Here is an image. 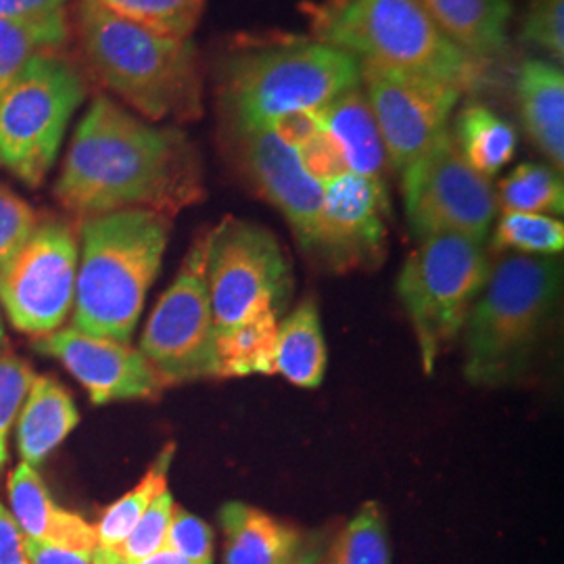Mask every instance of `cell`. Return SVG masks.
I'll return each mask as SVG.
<instances>
[{
    "label": "cell",
    "mask_w": 564,
    "mask_h": 564,
    "mask_svg": "<svg viewBox=\"0 0 564 564\" xmlns=\"http://www.w3.org/2000/svg\"><path fill=\"white\" fill-rule=\"evenodd\" d=\"M55 197L84 220L121 209L172 220L205 197L202 155L181 128L142 120L97 95L69 142Z\"/></svg>",
    "instance_id": "6da1fadb"
},
{
    "label": "cell",
    "mask_w": 564,
    "mask_h": 564,
    "mask_svg": "<svg viewBox=\"0 0 564 564\" xmlns=\"http://www.w3.org/2000/svg\"><path fill=\"white\" fill-rule=\"evenodd\" d=\"M74 30L90 74L142 120H202L203 67L191 39L151 32L97 0L78 2Z\"/></svg>",
    "instance_id": "7a4b0ae2"
},
{
    "label": "cell",
    "mask_w": 564,
    "mask_h": 564,
    "mask_svg": "<svg viewBox=\"0 0 564 564\" xmlns=\"http://www.w3.org/2000/svg\"><path fill=\"white\" fill-rule=\"evenodd\" d=\"M360 82L358 59L316 39L241 42L216 65L220 123L265 128L284 113L318 111Z\"/></svg>",
    "instance_id": "3957f363"
},
{
    "label": "cell",
    "mask_w": 564,
    "mask_h": 564,
    "mask_svg": "<svg viewBox=\"0 0 564 564\" xmlns=\"http://www.w3.org/2000/svg\"><path fill=\"white\" fill-rule=\"evenodd\" d=\"M170 228V218L149 209H121L82 223L74 328L130 343L162 268Z\"/></svg>",
    "instance_id": "277c9868"
},
{
    "label": "cell",
    "mask_w": 564,
    "mask_h": 564,
    "mask_svg": "<svg viewBox=\"0 0 564 564\" xmlns=\"http://www.w3.org/2000/svg\"><path fill=\"white\" fill-rule=\"evenodd\" d=\"M563 291L554 256L506 253L489 268L464 323V377L477 387L517 383L535 354Z\"/></svg>",
    "instance_id": "5b68a950"
},
{
    "label": "cell",
    "mask_w": 564,
    "mask_h": 564,
    "mask_svg": "<svg viewBox=\"0 0 564 564\" xmlns=\"http://www.w3.org/2000/svg\"><path fill=\"white\" fill-rule=\"evenodd\" d=\"M305 9L312 39L339 48L358 63L445 82L464 95L491 84V67L445 39L419 0H349L339 9L321 4Z\"/></svg>",
    "instance_id": "8992f818"
},
{
    "label": "cell",
    "mask_w": 564,
    "mask_h": 564,
    "mask_svg": "<svg viewBox=\"0 0 564 564\" xmlns=\"http://www.w3.org/2000/svg\"><path fill=\"white\" fill-rule=\"evenodd\" d=\"M489 268L485 242L463 235L423 239L403 262L398 295L414 328L426 375L463 333Z\"/></svg>",
    "instance_id": "52a82bcc"
},
{
    "label": "cell",
    "mask_w": 564,
    "mask_h": 564,
    "mask_svg": "<svg viewBox=\"0 0 564 564\" xmlns=\"http://www.w3.org/2000/svg\"><path fill=\"white\" fill-rule=\"evenodd\" d=\"M86 93L80 69L59 53L30 61L0 95V167L41 186Z\"/></svg>",
    "instance_id": "ba28073f"
},
{
    "label": "cell",
    "mask_w": 564,
    "mask_h": 564,
    "mask_svg": "<svg viewBox=\"0 0 564 564\" xmlns=\"http://www.w3.org/2000/svg\"><path fill=\"white\" fill-rule=\"evenodd\" d=\"M207 289L216 333L260 314L282 316L293 293L291 260L265 226L226 216L207 230Z\"/></svg>",
    "instance_id": "9c48e42d"
},
{
    "label": "cell",
    "mask_w": 564,
    "mask_h": 564,
    "mask_svg": "<svg viewBox=\"0 0 564 564\" xmlns=\"http://www.w3.org/2000/svg\"><path fill=\"white\" fill-rule=\"evenodd\" d=\"M141 354L163 384L216 377V324L207 289V230L186 253L142 333Z\"/></svg>",
    "instance_id": "30bf717a"
},
{
    "label": "cell",
    "mask_w": 564,
    "mask_h": 564,
    "mask_svg": "<svg viewBox=\"0 0 564 564\" xmlns=\"http://www.w3.org/2000/svg\"><path fill=\"white\" fill-rule=\"evenodd\" d=\"M403 209L419 241L435 235H463L485 242L498 214L489 178L464 162L447 130L402 172Z\"/></svg>",
    "instance_id": "8fae6325"
},
{
    "label": "cell",
    "mask_w": 564,
    "mask_h": 564,
    "mask_svg": "<svg viewBox=\"0 0 564 564\" xmlns=\"http://www.w3.org/2000/svg\"><path fill=\"white\" fill-rule=\"evenodd\" d=\"M80 247L69 224H36L0 268V303L11 324L28 335H51L65 323L76 295Z\"/></svg>",
    "instance_id": "7c38bea8"
},
{
    "label": "cell",
    "mask_w": 564,
    "mask_h": 564,
    "mask_svg": "<svg viewBox=\"0 0 564 564\" xmlns=\"http://www.w3.org/2000/svg\"><path fill=\"white\" fill-rule=\"evenodd\" d=\"M360 76L381 132L387 165L402 174L449 130L464 93L445 82L370 63H360Z\"/></svg>",
    "instance_id": "4fadbf2b"
},
{
    "label": "cell",
    "mask_w": 564,
    "mask_h": 564,
    "mask_svg": "<svg viewBox=\"0 0 564 564\" xmlns=\"http://www.w3.org/2000/svg\"><path fill=\"white\" fill-rule=\"evenodd\" d=\"M220 137L242 178L286 220L303 253L318 260L323 186L305 174L295 151L265 128L220 123Z\"/></svg>",
    "instance_id": "5bb4252c"
},
{
    "label": "cell",
    "mask_w": 564,
    "mask_h": 564,
    "mask_svg": "<svg viewBox=\"0 0 564 564\" xmlns=\"http://www.w3.org/2000/svg\"><path fill=\"white\" fill-rule=\"evenodd\" d=\"M389 195L383 181L347 172L323 186V235L318 260L345 272L381 260L387 245Z\"/></svg>",
    "instance_id": "9a60e30c"
},
{
    "label": "cell",
    "mask_w": 564,
    "mask_h": 564,
    "mask_svg": "<svg viewBox=\"0 0 564 564\" xmlns=\"http://www.w3.org/2000/svg\"><path fill=\"white\" fill-rule=\"evenodd\" d=\"M34 347L59 360L86 387L95 405L155 398L165 387L153 366L130 343L88 335L69 326L42 335Z\"/></svg>",
    "instance_id": "2e32d148"
},
{
    "label": "cell",
    "mask_w": 564,
    "mask_h": 564,
    "mask_svg": "<svg viewBox=\"0 0 564 564\" xmlns=\"http://www.w3.org/2000/svg\"><path fill=\"white\" fill-rule=\"evenodd\" d=\"M224 564H316L318 550L302 531L256 506L228 502L220 510Z\"/></svg>",
    "instance_id": "e0dca14e"
},
{
    "label": "cell",
    "mask_w": 564,
    "mask_h": 564,
    "mask_svg": "<svg viewBox=\"0 0 564 564\" xmlns=\"http://www.w3.org/2000/svg\"><path fill=\"white\" fill-rule=\"evenodd\" d=\"M9 500L13 519L28 540L84 552L99 547L95 527L80 514L55 505L34 466L21 463L13 468L9 475Z\"/></svg>",
    "instance_id": "ac0fdd59"
},
{
    "label": "cell",
    "mask_w": 564,
    "mask_h": 564,
    "mask_svg": "<svg viewBox=\"0 0 564 564\" xmlns=\"http://www.w3.org/2000/svg\"><path fill=\"white\" fill-rule=\"evenodd\" d=\"M514 99L524 134L558 172L564 167L563 65L545 57L524 59L514 78Z\"/></svg>",
    "instance_id": "d6986e66"
},
{
    "label": "cell",
    "mask_w": 564,
    "mask_h": 564,
    "mask_svg": "<svg viewBox=\"0 0 564 564\" xmlns=\"http://www.w3.org/2000/svg\"><path fill=\"white\" fill-rule=\"evenodd\" d=\"M426 15L466 55L491 63L510 46L514 7L510 0H419Z\"/></svg>",
    "instance_id": "ffe728a7"
},
{
    "label": "cell",
    "mask_w": 564,
    "mask_h": 564,
    "mask_svg": "<svg viewBox=\"0 0 564 564\" xmlns=\"http://www.w3.org/2000/svg\"><path fill=\"white\" fill-rule=\"evenodd\" d=\"M316 116L333 139L339 142L349 172L383 181L387 155L362 82L345 90L335 101L324 105Z\"/></svg>",
    "instance_id": "44dd1931"
},
{
    "label": "cell",
    "mask_w": 564,
    "mask_h": 564,
    "mask_svg": "<svg viewBox=\"0 0 564 564\" xmlns=\"http://www.w3.org/2000/svg\"><path fill=\"white\" fill-rule=\"evenodd\" d=\"M80 423V412L72 395L51 377H34L21 405L18 445L21 458L39 466L59 447Z\"/></svg>",
    "instance_id": "7402d4cb"
},
{
    "label": "cell",
    "mask_w": 564,
    "mask_h": 564,
    "mask_svg": "<svg viewBox=\"0 0 564 564\" xmlns=\"http://www.w3.org/2000/svg\"><path fill=\"white\" fill-rule=\"evenodd\" d=\"M326 372V341L318 305L314 300L300 303L279 324L274 351V375L302 389H316Z\"/></svg>",
    "instance_id": "603a6c76"
},
{
    "label": "cell",
    "mask_w": 564,
    "mask_h": 564,
    "mask_svg": "<svg viewBox=\"0 0 564 564\" xmlns=\"http://www.w3.org/2000/svg\"><path fill=\"white\" fill-rule=\"evenodd\" d=\"M464 162L485 178L500 174L519 149L517 128L485 102H468L449 128Z\"/></svg>",
    "instance_id": "cb8c5ba5"
},
{
    "label": "cell",
    "mask_w": 564,
    "mask_h": 564,
    "mask_svg": "<svg viewBox=\"0 0 564 564\" xmlns=\"http://www.w3.org/2000/svg\"><path fill=\"white\" fill-rule=\"evenodd\" d=\"M281 316L260 314L216 333V377L274 375Z\"/></svg>",
    "instance_id": "d4e9b609"
},
{
    "label": "cell",
    "mask_w": 564,
    "mask_h": 564,
    "mask_svg": "<svg viewBox=\"0 0 564 564\" xmlns=\"http://www.w3.org/2000/svg\"><path fill=\"white\" fill-rule=\"evenodd\" d=\"M69 41L67 13L44 18H0V95L13 84L25 65L42 53H57Z\"/></svg>",
    "instance_id": "484cf974"
},
{
    "label": "cell",
    "mask_w": 564,
    "mask_h": 564,
    "mask_svg": "<svg viewBox=\"0 0 564 564\" xmlns=\"http://www.w3.org/2000/svg\"><path fill=\"white\" fill-rule=\"evenodd\" d=\"M174 452L176 444L165 445L141 481L134 485V489H130L120 500L102 510L99 523L95 524L99 547L116 550L130 535L134 524L141 521L147 508L153 505L163 491H167V475L174 460Z\"/></svg>",
    "instance_id": "4316f807"
},
{
    "label": "cell",
    "mask_w": 564,
    "mask_h": 564,
    "mask_svg": "<svg viewBox=\"0 0 564 564\" xmlns=\"http://www.w3.org/2000/svg\"><path fill=\"white\" fill-rule=\"evenodd\" d=\"M498 207L502 212L561 216L564 212V184L561 172L545 163H519L500 182Z\"/></svg>",
    "instance_id": "83f0119b"
},
{
    "label": "cell",
    "mask_w": 564,
    "mask_h": 564,
    "mask_svg": "<svg viewBox=\"0 0 564 564\" xmlns=\"http://www.w3.org/2000/svg\"><path fill=\"white\" fill-rule=\"evenodd\" d=\"M491 249L496 253L558 256L564 249V224L556 216L502 212L496 224Z\"/></svg>",
    "instance_id": "f1b7e54d"
},
{
    "label": "cell",
    "mask_w": 564,
    "mask_h": 564,
    "mask_svg": "<svg viewBox=\"0 0 564 564\" xmlns=\"http://www.w3.org/2000/svg\"><path fill=\"white\" fill-rule=\"evenodd\" d=\"M111 13L151 32L191 39L205 13V0H97Z\"/></svg>",
    "instance_id": "f546056e"
},
{
    "label": "cell",
    "mask_w": 564,
    "mask_h": 564,
    "mask_svg": "<svg viewBox=\"0 0 564 564\" xmlns=\"http://www.w3.org/2000/svg\"><path fill=\"white\" fill-rule=\"evenodd\" d=\"M391 547L383 512L377 502H366L345 524L328 552V564H389Z\"/></svg>",
    "instance_id": "4dcf8cb0"
},
{
    "label": "cell",
    "mask_w": 564,
    "mask_h": 564,
    "mask_svg": "<svg viewBox=\"0 0 564 564\" xmlns=\"http://www.w3.org/2000/svg\"><path fill=\"white\" fill-rule=\"evenodd\" d=\"M524 44L542 51L545 59L563 65L564 0H529L521 23Z\"/></svg>",
    "instance_id": "1f68e13d"
},
{
    "label": "cell",
    "mask_w": 564,
    "mask_h": 564,
    "mask_svg": "<svg viewBox=\"0 0 564 564\" xmlns=\"http://www.w3.org/2000/svg\"><path fill=\"white\" fill-rule=\"evenodd\" d=\"M174 505L176 502H174L172 494L163 491L162 496L147 508L141 521L134 524V529L130 531V535L116 547V552L123 561H128L130 564L141 563L144 558L163 550Z\"/></svg>",
    "instance_id": "d6a6232c"
},
{
    "label": "cell",
    "mask_w": 564,
    "mask_h": 564,
    "mask_svg": "<svg viewBox=\"0 0 564 564\" xmlns=\"http://www.w3.org/2000/svg\"><path fill=\"white\" fill-rule=\"evenodd\" d=\"M167 550L176 552L191 564H214V531L199 517L174 505L165 535Z\"/></svg>",
    "instance_id": "836d02e7"
},
{
    "label": "cell",
    "mask_w": 564,
    "mask_h": 564,
    "mask_svg": "<svg viewBox=\"0 0 564 564\" xmlns=\"http://www.w3.org/2000/svg\"><path fill=\"white\" fill-rule=\"evenodd\" d=\"M34 381L32 368L9 351H0V466L7 454V437Z\"/></svg>",
    "instance_id": "e575fe53"
},
{
    "label": "cell",
    "mask_w": 564,
    "mask_h": 564,
    "mask_svg": "<svg viewBox=\"0 0 564 564\" xmlns=\"http://www.w3.org/2000/svg\"><path fill=\"white\" fill-rule=\"evenodd\" d=\"M295 155L305 174L321 186L349 172L339 142L333 139V134L324 126L295 149Z\"/></svg>",
    "instance_id": "d590c367"
},
{
    "label": "cell",
    "mask_w": 564,
    "mask_h": 564,
    "mask_svg": "<svg viewBox=\"0 0 564 564\" xmlns=\"http://www.w3.org/2000/svg\"><path fill=\"white\" fill-rule=\"evenodd\" d=\"M36 224V212L11 188L0 186V268L13 258Z\"/></svg>",
    "instance_id": "8d00e7d4"
},
{
    "label": "cell",
    "mask_w": 564,
    "mask_h": 564,
    "mask_svg": "<svg viewBox=\"0 0 564 564\" xmlns=\"http://www.w3.org/2000/svg\"><path fill=\"white\" fill-rule=\"evenodd\" d=\"M321 126H323V121L318 120L316 111H293V113H284V116L274 118L265 126V130H270L279 141L295 151L314 132H318Z\"/></svg>",
    "instance_id": "74e56055"
},
{
    "label": "cell",
    "mask_w": 564,
    "mask_h": 564,
    "mask_svg": "<svg viewBox=\"0 0 564 564\" xmlns=\"http://www.w3.org/2000/svg\"><path fill=\"white\" fill-rule=\"evenodd\" d=\"M25 535L13 514L0 505V564H30L25 556Z\"/></svg>",
    "instance_id": "f35d334b"
},
{
    "label": "cell",
    "mask_w": 564,
    "mask_h": 564,
    "mask_svg": "<svg viewBox=\"0 0 564 564\" xmlns=\"http://www.w3.org/2000/svg\"><path fill=\"white\" fill-rule=\"evenodd\" d=\"M25 556L30 564H93L95 552L84 550H67V547H55V545L39 544L25 538L23 542Z\"/></svg>",
    "instance_id": "ab89813d"
},
{
    "label": "cell",
    "mask_w": 564,
    "mask_h": 564,
    "mask_svg": "<svg viewBox=\"0 0 564 564\" xmlns=\"http://www.w3.org/2000/svg\"><path fill=\"white\" fill-rule=\"evenodd\" d=\"M67 0H0V18H44L65 11Z\"/></svg>",
    "instance_id": "60d3db41"
},
{
    "label": "cell",
    "mask_w": 564,
    "mask_h": 564,
    "mask_svg": "<svg viewBox=\"0 0 564 564\" xmlns=\"http://www.w3.org/2000/svg\"><path fill=\"white\" fill-rule=\"evenodd\" d=\"M137 564H191L188 561H184L182 556H178L176 552H172V550H167V547H163L160 552H155L153 556H149V558H144L141 563Z\"/></svg>",
    "instance_id": "b9f144b4"
},
{
    "label": "cell",
    "mask_w": 564,
    "mask_h": 564,
    "mask_svg": "<svg viewBox=\"0 0 564 564\" xmlns=\"http://www.w3.org/2000/svg\"><path fill=\"white\" fill-rule=\"evenodd\" d=\"M93 564H130L123 561L116 550L109 547H97L93 554Z\"/></svg>",
    "instance_id": "7bdbcfd3"
},
{
    "label": "cell",
    "mask_w": 564,
    "mask_h": 564,
    "mask_svg": "<svg viewBox=\"0 0 564 564\" xmlns=\"http://www.w3.org/2000/svg\"><path fill=\"white\" fill-rule=\"evenodd\" d=\"M345 2H349V0H324V2H321V7H324V9H339Z\"/></svg>",
    "instance_id": "ee69618b"
},
{
    "label": "cell",
    "mask_w": 564,
    "mask_h": 564,
    "mask_svg": "<svg viewBox=\"0 0 564 564\" xmlns=\"http://www.w3.org/2000/svg\"><path fill=\"white\" fill-rule=\"evenodd\" d=\"M7 345V337H4V326H2V318H0V347Z\"/></svg>",
    "instance_id": "f6af8a7d"
}]
</instances>
